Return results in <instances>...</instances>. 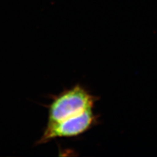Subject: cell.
<instances>
[{"mask_svg": "<svg viewBox=\"0 0 157 157\" xmlns=\"http://www.w3.org/2000/svg\"><path fill=\"white\" fill-rule=\"evenodd\" d=\"M97 98L81 85L53 97L48 106V123L64 121L93 109Z\"/></svg>", "mask_w": 157, "mask_h": 157, "instance_id": "6da1fadb", "label": "cell"}, {"mask_svg": "<svg viewBox=\"0 0 157 157\" xmlns=\"http://www.w3.org/2000/svg\"><path fill=\"white\" fill-rule=\"evenodd\" d=\"M98 116L93 109L64 121L48 123L41 138L37 144H43L60 137L80 136L91 129L98 122Z\"/></svg>", "mask_w": 157, "mask_h": 157, "instance_id": "7a4b0ae2", "label": "cell"}]
</instances>
